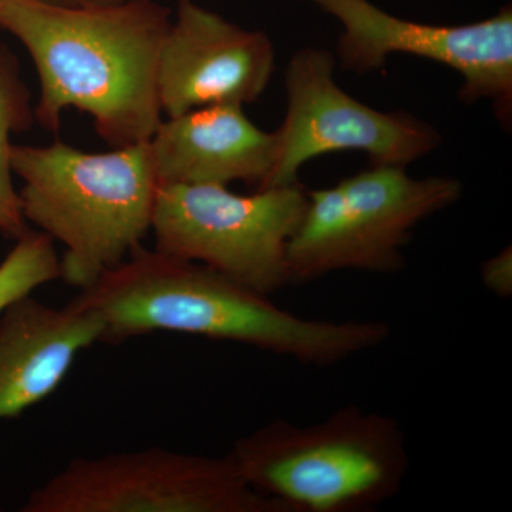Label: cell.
<instances>
[{
    "label": "cell",
    "mask_w": 512,
    "mask_h": 512,
    "mask_svg": "<svg viewBox=\"0 0 512 512\" xmlns=\"http://www.w3.org/2000/svg\"><path fill=\"white\" fill-rule=\"evenodd\" d=\"M103 323L101 343L170 332L241 343L309 366H332L390 338L382 320L301 318L198 262L143 245L70 301Z\"/></svg>",
    "instance_id": "6da1fadb"
},
{
    "label": "cell",
    "mask_w": 512,
    "mask_h": 512,
    "mask_svg": "<svg viewBox=\"0 0 512 512\" xmlns=\"http://www.w3.org/2000/svg\"><path fill=\"white\" fill-rule=\"evenodd\" d=\"M171 20L154 0L86 8L0 0V29L36 67L39 126L56 133L64 111L76 109L111 148L146 143L163 120L158 64Z\"/></svg>",
    "instance_id": "7a4b0ae2"
},
{
    "label": "cell",
    "mask_w": 512,
    "mask_h": 512,
    "mask_svg": "<svg viewBox=\"0 0 512 512\" xmlns=\"http://www.w3.org/2000/svg\"><path fill=\"white\" fill-rule=\"evenodd\" d=\"M10 164L23 184V217L63 245L60 279L79 291L123 262L151 231L161 185L148 141L106 153L59 140L13 144Z\"/></svg>",
    "instance_id": "3957f363"
},
{
    "label": "cell",
    "mask_w": 512,
    "mask_h": 512,
    "mask_svg": "<svg viewBox=\"0 0 512 512\" xmlns=\"http://www.w3.org/2000/svg\"><path fill=\"white\" fill-rule=\"evenodd\" d=\"M245 481L284 512H370L402 490L410 467L392 416L343 406L299 426L274 420L235 441Z\"/></svg>",
    "instance_id": "277c9868"
},
{
    "label": "cell",
    "mask_w": 512,
    "mask_h": 512,
    "mask_svg": "<svg viewBox=\"0 0 512 512\" xmlns=\"http://www.w3.org/2000/svg\"><path fill=\"white\" fill-rule=\"evenodd\" d=\"M461 195L456 178H413L397 165H370L332 187L308 191L286 252L289 285L339 271H402L413 229Z\"/></svg>",
    "instance_id": "5b68a950"
},
{
    "label": "cell",
    "mask_w": 512,
    "mask_h": 512,
    "mask_svg": "<svg viewBox=\"0 0 512 512\" xmlns=\"http://www.w3.org/2000/svg\"><path fill=\"white\" fill-rule=\"evenodd\" d=\"M308 205L301 184L237 194L225 185H161L151 231L157 251L272 295L289 285V239Z\"/></svg>",
    "instance_id": "8992f818"
},
{
    "label": "cell",
    "mask_w": 512,
    "mask_h": 512,
    "mask_svg": "<svg viewBox=\"0 0 512 512\" xmlns=\"http://www.w3.org/2000/svg\"><path fill=\"white\" fill-rule=\"evenodd\" d=\"M23 512H284L256 493L229 454L161 447L70 460L30 493Z\"/></svg>",
    "instance_id": "52a82bcc"
},
{
    "label": "cell",
    "mask_w": 512,
    "mask_h": 512,
    "mask_svg": "<svg viewBox=\"0 0 512 512\" xmlns=\"http://www.w3.org/2000/svg\"><path fill=\"white\" fill-rule=\"evenodd\" d=\"M336 59L303 47L285 69L286 113L276 128L274 170L262 188L299 183L312 158L359 151L370 165L409 167L440 147L439 130L406 111H380L340 89ZM259 188V190H262Z\"/></svg>",
    "instance_id": "ba28073f"
},
{
    "label": "cell",
    "mask_w": 512,
    "mask_h": 512,
    "mask_svg": "<svg viewBox=\"0 0 512 512\" xmlns=\"http://www.w3.org/2000/svg\"><path fill=\"white\" fill-rule=\"evenodd\" d=\"M338 20L336 63L345 72L375 73L392 55L416 56L461 77L464 104L488 101L504 130L512 127V5L467 25H429L399 18L370 0H305Z\"/></svg>",
    "instance_id": "9c48e42d"
},
{
    "label": "cell",
    "mask_w": 512,
    "mask_h": 512,
    "mask_svg": "<svg viewBox=\"0 0 512 512\" xmlns=\"http://www.w3.org/2000/svg\"><path fill=\"white\" fill-rule=\"evenodd\" d=\"M274 72L275 47L266 33L178 0L158 64L163 116L218 104L245 107L265 93Z\"/></svg>",
    "instance_id": "30bf717a"
},
{
    "label": "cell",
    "mask_w": 512,
    "mask_h": 512,
    "mask_svg": "<svg viewBox=\"0 0 512 512\" xmlns=\"http://www.w3.org/2000/svg\"><path fill=\"white\" fill-rule=\"evenodd\" d=\"M160 185L264 187L274 170L275 131L256 126L244 106L218 104L165 117L148 140Z\"/></svg>",
    "instance_id": "8fae6325"
},
{
    "label": "cell",
    "mask_w": 512,
    "mask_h": 512,
    "mask_svg": "<svg viewBox=\"0 0 512 512\" xmlns=\"http://www.w3.org/2000/svg\"><path fill=\"white\" fill-rule=\"evenodd\" d=\"M99 316L23 296L0 312V420L15 419L59 389L77 356L101 343Z\"/></svg>",
    "instance_id": "7c38bea8"
},
{
    "label": "cell",
    "mask_w": 512,
    "mask_h": 512,
    "mask_svg": "<svg viewBox=\"0 0 512 512\" xmlns=\"http://www.w3.org/2000/svg\"><path fill=\"white\" fill-rule=\"evenodd\" d=\"M35 120L28 86L20 74L18 59L0 45V232L6 238L18 239L28 231L23 217L19 192L12 181L13 134L28 130Z\"/></svg>",
    "instance_id": "4fadbf2b"
},
{
    "label": "cell",
    "mask_w": 512,
    "mask_h": 512,
    "mask_svg": "<svg viewBox=\"0 0 512 512\" xmlns=\"http://www.w3.org/2000/svg\"><path fill=\"white\" fill-rule=\"evenodd\" d=\"M62 278L55 241L40 231H28L0 264V312L40 286Z\"/></svg>",
    "instance_id": "5bb4252c"
},
{
    "label": "cell",
    "mask_w": 512,
    "mask_h": 512,
    "mask_svg": "<svg viewBox=\"0 0 512 512\" xmlns=\"http://www.w3.org/2000/svg\"><path fill=\"white\" fill-rule=\"evenodd\" d=\"M481 281L488 291L498 298L507 299L512 295V248L508 245L497 255L481 265Z\"/></svg>",
    "instance_id": "9a60e30c"
},
{
    "label": "cell",
    "mask_w": 512,
    "mask_h": 512,
    "mask_svg": "<svg viewBox=\"0 0 512 512\" xmlns=\"http://www.w3.org/2000/svg\"><path fill=\"white\" fill-rule=\"evenodd\" d=\"M52 6H66V8H86V6L114 5V3L126 2V0H35Z\"/></svg>",
    "instance_id": "2e32d148"
}]
</instances>
